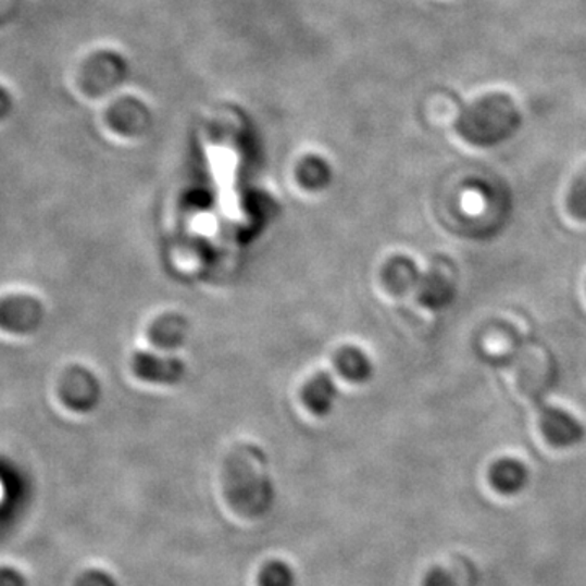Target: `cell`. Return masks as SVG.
Instances as JSON below:
<instances>
[{"mask_svg":"<svg viewBox=\"0 0 586 586\" xmlns=\"http://www.w3.org/2000/svg\"><path fill=\"white\" fill-rule=\"evenodd\" d=\"M386 277H388L389 286L392 289L398 290V292H408L414 287L417 289L422 274L419 273L417 266L411 260L398 258L389 264Z\"/></svg>","mask_w":586,"mask_h":586,"instance_id":"8992f818","label":"cell"},{"mask_svg":"<svg viewBox=\"0 0 586 586\" xmlns=\"http://www.w3.org/2000/svg\"><path fill=\"white\" fill-rule=\"evenodd\" d=\"M541 425L549 444L559 448L574 447L585 437V428L574 415L561 408L541 406Z\"/></svg>","mask_w":586,"mask_h":586,"instance_id":"7a4b0ae2","label":"cell"},{"mask_svg":"<svg viewBox=\"0 0 586 586\" xmlns=\"http://www.w3.org/2000/svg\"><path fill=\"white\" fill-rule=\"evenodd\" d=\"M0 586H28L25 575L12 568L0 569Z\"/></svg>","mask_w":586,"mask_h":586,"instance_id":"ba28073f","label":"cell"},{"mask_svg":"<svg viewBox=\"0 0 586 586\" xmlns=\"http://www.w3.org/2000/svg\"><path fill=\"white\" fill-rule=\"evenodd\" d=\"M522 123V111L515 100L506 93H493L460 111L457 130L471 146L496 147L512 139Z\"/></svg>","mask_w":586,"mask_h":586,"instance_id":"6da1fadb","label":"cell"},{"mask_svg":"<svg viewBox=\"0 0 586 586\" xmlns=\"http://www.w3.org/2000/svg\"><path fill=\"white\" fill-rule=\"evenodd\" d=\"M569 208L575 217L586 221V172L572 186Z\"/></svg>","mask_w":586,"mask_h":586,"instance_id":"52a82bcc","label":"cell"},{"mask_svg":"<svg viewBox=\"0 0 586 586\" xmlns=\"http://www.w3.org/2000/svg\"><path fill=\"white\" fill-rule=\"evenodd\" d=\"M12 110V97L5 88L0 87V120L5 117Z\"/></svg>","mask_w":586,"mask_h":586,"instance_id":"30bf717a","label":"cell"},{"mask_svg":"<svg viewBox=\"0 0 586 586\" xmlns=\"http://www.w3.org/2000/svg\"><path fill=\"white\" fill-rule=\"evenodd\" d=\"M427 586H458V584L447 572L437 571L428 575Z\"/></svg>","mask_w":586,"mask_h":586,"instance_id":"9c48e42d","label":"cell"},{"mask_svg":"<svg viewBox=\"0 0 586 586\" xmlns=\"http://www.w3.org/2000/svg\"><path fill=\"white\" fill-rule=\"evenodd\" d=\"M419 300L431 310H445L453 303L454 290L453 284L444 276V274L431 273L421 277L417 286Z\"/></svg>","mask_w":586,"mask_h":586,"instance_id":"5b68a950","label":"cell"},{"mask_svg":"<svg viewBox=\"0 0 586 586\" xmlns=\"http://www.w3.org/2000/svg\"><path fill=\"white\" fill-rule=\"evenodd\" d=\"M528 481V467L522 461L512 460V458L497 461L493 470H490V483H493V486L499 493L509 494V496L525 489Z\"/></svg>","mask_w":586,"mask_h":586,"instance_id":"277c9868","label":"cell"},{"mask_svg":"<svg viewBox=\"0 0 586 586\" xmlns=\"http://www.w3.org/2000/svg\"><path fill=\"white\" fill-rule=\"evenodd\" d=\"M39 320H41V307L33 298H5V301L0 303V324L5 329L23 333L35 327Z\"/></svg>","mask_w":586,"mask_h":586,"instance_id":"3957f363","label":"cell"}]
</instances>
